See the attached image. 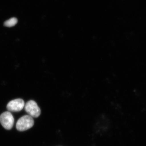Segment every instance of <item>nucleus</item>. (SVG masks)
I'll return each instance as SVG.
<instances>
[{
	"label": "nucleus",
	"mask_w": 146,
	"mask_h": 146,
	"mask_svg": "<svg viewBox=\"0 0 146 146\" xmlns=\"http://www.w3.org/2000/svg\"><path fill=\"white\" fill-rule=\"evenodd\" d=\"M33 118L29 115H25L18 119L16 123V129L19 131L28 130L34 125Z\"/></svg>",
	"instance_id": "f257e3e1"
},
{
	"label": "nucleus",
	"mask_w": 146,
	"mask_h": 146,
	"mask_svg": "<svg viewBox=\"0 0 146 146\" xmlns=\"http://www.w3.org/2000/svg\"><path fill=\"white\" fill-rule=\"evenodd\" d=\"M25 109L26 112L32 117H38L41 114V110L36 102L33 100L28 102L25 104Z\"/></svg>",
	"instance_id": "f03ea898"
},
{
	"label": "nucleus",
	"mask_w": 146,
	"mask_h": 146,
	"mask_svg": "<svg viewBox=\"0 0 146 146\" xmlns=\"http://www.w3.org/2000/svg\"><path fill=\"white\" fill-rule=\"evenodd\" d=\"M14 122L13 115L8 111L3 112L0 115V123L5 129H11L13 127Z\"/></svg>",
	"instance_id": "7ed1b4c3"
},
{
	"label": "nucleus",
	"mask_w": 146,
	"mask_h": 146,
	"mask_svg": "<svg viewBox=\"0 0 146 146\" xmlns=\"http://www.w3.org/2000/svg\"><path fill=\"white\" fill-rule=\"evenodd\" d=\"M25 106V103L23 100L16 99L9 102L7 105V108L10 112H18L22 110Z\"/></svg>",
	"instance_id": "20e7f679"
},
{
	"label": "nucleus",
	"mask_w": 146,
	"mask_h": 146,
	"mask_svg": "<svg viewBox=\"0 0 146 146\" xmlns=\"http://www.w3.org/2000/svg\"><path fill=\"white\" fill-rule=\"evenodd\" d=\"M18 23V20L16 18H12L6 21L4 24L5 26L11 27L14 26Z\"/></svg>",
	"instance_id": "39448f33"
}]
</instances>
